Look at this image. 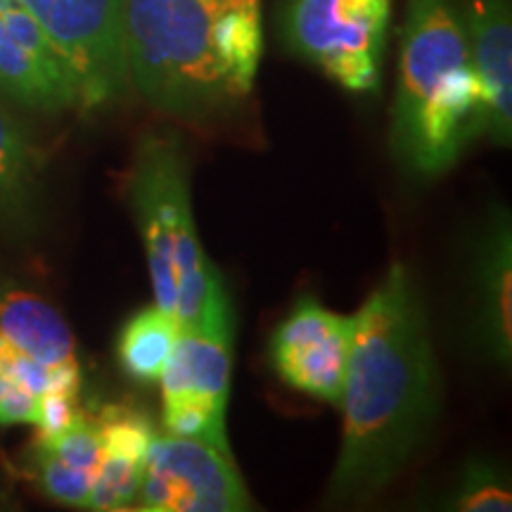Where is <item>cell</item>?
I'll return each mask as SVG.
<instances>
[{"mask_svg":"<svg viewBox=\"0 0 512 512\" xmlns=\"http://www.w3.org/2000/svg\"><path fill=\"white\" fill-rule=\"evenodd\" d=\"M344 432L330 498L375 496L411 463L439 415V368L422 299L394 264L354 316L342 403Z\"/></svg>","mask_w":512,"mask_h":512,"instance_id":"6da1fadb","label":"cell"},{"mask_svg":"<svg viewBox=\"0 0 512 512\" xmlns=\"http://www.w3.org/2000/svg\"><path fill=\"white\" fill-rule=\"evenodd\" d=\"M351 337L354 316L325 309L316 297H302L273 330L268 356L287 387L339 408Z\"/></svg>","mask_w":512,"mask_h":512,"instance_id":"ba28073f","label":"cell"},{"mask_svg":"<svg viewBox=\"0 0 512 512\" xmlns=\"http://www.w3.org/2000/svg\"><path fill=\"white\" fill-rule=\"evenodd\" d=\"M5 389H8V380H5V377L0 375V401H3V394H5Z\"/></svg>","mask_w":512,"mask_h":512,"instance_id":"7402d4cb","label":"cell"},{"mask_svg":"<svg viewBox=\"0 0 512 512\" xmlns=\"http://www.w3.org/2000/svg\"><path fill=\"white\" fill-rule=\"evenodd\" d=\"M486 131L489 112L456 3L408 0L392 110L396 159L413 176H441Z\"/></svg>","mask_w":512,"mask_h":512,"instance_id":"3957f363","label":"cell"},{"mask_svg":"<svg viewBox=\"0 0 512 512\" xmlns=\"http://www.w3.org/2000/svg\"><path fill=\"white\" fill-rule=\"evenodd\" d=\"M38 162L12 114L0 105V221H19L34 200Z\"/></svg>","mask_w":512,"mask_h":512,"instance_id":"2e32d148","label":"cell"},{"mask_svg":"<svg viewBox=\"0 0 512 512\" xmlns=\"http://www.w3.org/2000/svg\"><path fill=\"white\" fill-rule=\"evenodd\" d=\"M389 22L392 0H287L283 36L344 91L375 93Z\"/></svg>","mask_w":512,"mask_h":512,"instance_id":"5b68a950","label":"cell"},{"mask_svg":"<svg viewBox=\"0 0 512 512\" xmlns=\"http://www.w3.org/2000/svg\"><path fill=\"white\" fill-rule=\"evenodd\" d=\"M34 470L38 484H41L43 494L48 498H53L55 503L69 505V508L88 510V498H91L93 486L91 475L64 465L62 460H57L53 453H50L48 448H43L41 444H36Z\"/></svg>","mask_w":512,"mask_h":512,"instance_id":"d6986e66","label":"cell"},{"mask_svg":"<svg viewBox=\"0 0 512 512\" xmlns=\"http://www.w3.org/2000/svg\"><path fill=\"white\" fill-rule=\"evenodd\" d=\"M38 413V396L8 380L3 401H0V427L34 425Z\"/></svg>","mask_w":512,"mask_h":512,"instance_id":"44dd1931","label":"cell"},{"mask_svg":"<svg viewBox=\"0 0 512 512\" xmlns=\"http://www.w3.org/2000/svg\"><path fill=\"white\" fill-rule=\"evenodd\" d=\"M69 76L79 107H105L128 91L124 0H19Z\"/></svg>","mask_w":512,"mask_h":512,"instance_id":"8992f818","label":"cell"},{"mask_svg":"<svg viewBox=\"0 0 512 512\" xmlns=\"http://www.w3.org/2000/svg\"><path fill=\"white\" fill-rule=\"evenodd\" d=\"M0 91L31 110L79 107L67 67L19 0H0Z\"/></svg>","mask_w":512,"mask_h":512,"instance_id":"9c48e42d","label":"cell"},{"mask_svg":"<svg viewBox=\"0 0 512 512\" xmlns=\"http://www.w3.org/2000/svg\"><path fill=\"white\" fill-rule=\"evenodd\" d=\"M102 458L93 475L88 510H136L147 448L155 434L143 413L110 406L98 418Z\"/></svg>","mask_w":512,"mask_h":512,"instance_id":"4fadbf2b","label":"cell"},{"mask_svg":"<svg viewBox=\"0 0 512 512\" xmlns=\"http://www.w3.org/2000/svg\"><path fill=\"white\" fill-rule=\"evenodd\" d=\"M467 50L482 86L489 131L486 138L508 147L512 140V17L508 0H458Z\"/></svg>","mask_w":512,"mask_h":512,"instance_id":"30bf717a","label":"cell"},{"mask_svg":"<svg viewBox=\"0 0 512 512\" xmlns=\"http://www.w3.org/2000/svg\"><path fill=\"white\" fill-rule=\"evenodd\" d=\"M230 453L181 437H152L140 477L136 510L245 512L252 510Z\"/></svg>","mask_w":512,"mask_h":512,"instance_id":"52a82bcc","label":"cell"},{"mask_svg":"<svg viewBox=\"0 0 512 512\" xmlns=\"http://www.w3.org/2000/svg\"><path fill=\"white\" fill-rule=\"evenodd\" d=\"M0 337L57 375L81 377L72 330L36 294L0 285Z\"/></svg>","mask_w":512,"mask_h":512,"instance_id":"5bb4252c","label":"cell"},{"mask_svg":"<svg viewBox=\"0 0 512 512\" xmlns=\"http://www.w3.org/2000/svg\"><path fill=\"white\" fill-rule=\"evenodd\" d=\"M36 444L48 448L64 465L93 477L102 458L100 422L98 418H88V415L79 413L67 430H62L50 439H38Z\"/></svg>","mask_w":512,"mask_h":512,"instance_id":"ac0fdd59","label":"cell"},{"mask_svg":"<svg viewBox=\"0 0 512 512\" xmlns=\"http://www.w3.org/2000/svg\"><path fill=\"white\" fill-rule=\"evenodd\" d=\"M472 302L479 347L486 358L508 368L512 358V233L508 211H496L477 240Z\"/></svg>","mask_w":512,"mask_h":512,"instance_id":"8fae6325","label":"cell"},{"mask_svg":"<svg viewBox=\"0 0 512 512\" xmlns=\"http://www.w3.org/2000/svg\"><path fill=\"white\" fill-rule=\"evenodd\" d=\"M128 79L152 107L207 119L252 93L261 0H124Z\"/></svg>","mask_w":512,"mask_h":512,"instance_id":"7a4b0ae2","label":"cell"},{"mask_svg":"<svg viewBox=\"0 0 512 512\" xmlns=\"http://www.w3.org/2000/svg\"><path fill=\"white\" fill-rule=\"evenodd\" d=\"M128 195L145 242L155 304L171 313L181 330L235 339L233 304L197 235L188 159L174 133L140 138Z\"/></svg>","mask_w":512,"mask_h":512,"instance_id":"277c9868","label":"cell"},{"mask_svg":"<svg viewBox=\"0 0 512 512\" xmlns=\"http://www.w3.org/2000/svg\"><path fill=\"white\" fill-rule=\"evenodd\" d=\"M178 335V320L157 304L133 313L121 328L117 342V356L124 373L138 382L159 380L174 354Z\"/></svg>","mask_w":512,"mask_h":512,"instance_id":"9a60e30c","label":"cell"},{"mask_svg":"<svg viewBox=\"0 0 512 512\" xmlns=\"http://www.w3.org/2000/svg\"><path fill=\"white\" fill-rule=\"evenodd\" d=\"M79 394L62 392V389H50L38 396V413L34 427L38 430V439H50L72 425L79 415Z\"/></svg>","mask_w":512,"mask_h":512,"instance_id":"ffe728a7","label":"cell"},{"mask_svg":"<svg viewBox=\"0 0 512 512\" xmlns=\"http://www.w3.org/2000/svg\"><path fill=\"white\" fill-rule=\"evenodd\" d=\"M446 508L465 512H508L512 508V494L501 467L484 463V460L467 463Z\"/></svg>","mask_w":512,"mask_h":512,"instance_id":"e0dca14e","label":"cell"},{"mask_svg":"<svg viewBox=\"0 0 512 512\" xmlns=\"http://www.w3.org/2000/svg\"><path fill=\"white\" fill-rule=\"evenodd\" d=\"M235 339L181 330L162 377L164 408H202L226 415Z\"/></svg>","mask_w":512,"mask_h":512,"instance_id":"7c38bea8","label":"cell"}]
</instances>
